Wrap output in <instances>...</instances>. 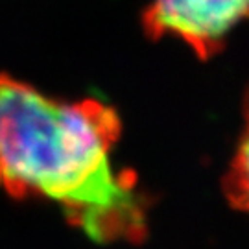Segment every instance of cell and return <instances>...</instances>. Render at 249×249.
Instances as JSON below:
<instances>
[{
    "instance_id": "cell-1",
    "label": "cell",
    "mask_w": 249,
    "mask_h": 249,
    "mask_svg": "<svg viewBox=\"0 0 249 249\" xmlns=\"http://www.w3.org/2000/svg\"><path fill=\"white\" fill-rule=\"evenodd\" d=\"M116 111L98 100L65 102L0 74V190L57 205L102 244L148 232V197L131 170L116 168Z\"/></svg>"
},
{
    "instance_id": "cell-2",
    "label": "cell",
    "mask_w": 249,
    "mask_h": 249,
    "mask_svg": "<svg viewBox=\"0 0 249 249\" xmlns=\"http://www.w3.org/2000/svg\"><path fill=\"white\" fill-rule=\"evenodd\" d=\"M248 13V0H151L144 30L155 39H176L207 59L220 52Z\"/></svg>"
}]
</instances>
